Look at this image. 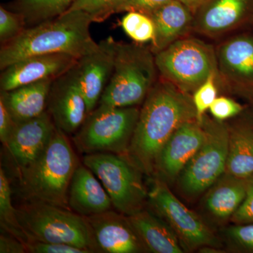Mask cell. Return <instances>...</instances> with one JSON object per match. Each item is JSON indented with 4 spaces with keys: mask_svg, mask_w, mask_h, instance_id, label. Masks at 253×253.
Returning a JSON list of instances; mask_svg holds the SVG:
<instances>
[{
    "mask_svg": "<svg viewBox=\"0 0 253 253\" xmlns=\"http://www.w3.org/2000/svg\"><path fill=\"white\" fill-rule=\"evenodd\" d=\"M54 81L38 82L9 91H1L4 101L15 122L38 117L45 112L51 84Z\"/></svg>",
    "mask_w": 253,
    "mask_h": 253,
    "instance_id": "cb8c5ba5",
    "label": "cell"
},
{
    "mask_svg": "<svg viewBox=\"0 0 253 253\" xmlns=\"http://www.w3.org/2000/svg\"><path fill=\"white\" fill-rule=\"evenodd\" d=\"M140 109L137 106L113 107L98 105L73 136V142L83 154L97 153L126 156Z\"/></svg>",
    "mask_w": 253,
    "mask_h": 253,
    "instance_id": "ba28073f",
    "label": "cell"
},
{
    "mask_svg": "<svg viewBox=\"0 0 253 253\" xmlns=\"http://www.w3.org/2000/svg\"><path fill=\"white\" fill-rule=\"evenodd\" d=\"M197 119L192 95L163 78L141 104L126 158L144 174L153 176L155 162L163 146L181 126Z\"/></svg>",
    "mask_w": 253,
    "mask_h": 253,
    "instance_id": "6da1fadb",
    "label": "cell"
},
{
    "mask_svg": "<svg viewBox=\"0 0 253 253\" xmlns=\"http://www.w3.org/2000/svg\"><path fill=\"white\" fill-rule=\"evenodd\" d=\"M248 179L224 173L201 196L198 214L210 227H222L230 221L246 197Z\"/></svg>",
    "mask_w": 253,
    "mask_h": 253,
    "instance_id": "ac0fdd59",
    "label": "cell"
},
{
    "mask_svg": "<svg viewBox=\"0 0 253 253\" xmlns=\"http://www.w3.org/2000/svg\"><path fill=\"white\" fill-rule=\"evenodd\" d=\"M127 217L148 253L186 252L172 228L156 213L143 209Z\"/></svg>",
    "mask_w": 253,
    "mask_h": 253,
    "instance_id": "603a6c76",
    "label": "cell"
},
{
    "mask_svg": "<svg viewBox=\"0 0 253 253\" xmlns=\"http://www.w3.org/2000/svg\"><path fill=\"white\" fill-rule=\"evenodd\" d=\"M55 128L56 126L47 111L38 117L16 122L4 146L17 173L41 156L49 144Z\"/></svg>",
    "mask_w": 253,
    "mask_h": 253,
    "instance_id": "2e32d148",
    "label": "cell"
},
{
    "mask_svg": "<svg viewBox=\"0 0 253 253\" xmlns=\"http://www.w3.org/2000/svg\"><path fill=\"white\" fill-rule=\"evenodd\" d=\"M224 235L231 251L253 253V223L228 226Z\"/></svg>",
    "mask_w": 253,
    "mask_h": 253,
    "instance_id": "f1b7e54d",
    "label": "cell"
},
{
    "mask_svg": "<svg viewBox=\"0 0 253 253\" xmlns=\"http://www.w3.org/2000/svg\"><path fill=\"white\" fill-rule=\"evenodd\" d=\"M249 105H243L234 99L225 96H217L210 107L212 118L219 121L232 119L244 112Z\"/></svg>",
    "mask_w": 253,
    "mask_h": 253,
    "instance_id": "1f68e13d",
    "label": "cell"
},
{
    "mask_svg": "<svg viewBox=\"0 0 253 253\" xmlns=\"http://www.w3.org/2000/svg\"><path fill=\"white\" fill-rule=\"evenodd\" d=\"M178 1L182 3L194 15L206 0H178Z\"/></svg>",
    "mask_w": 253,
    "mask_h": 253,
    "instance_id": "74e56055",
    "label": "cell"
},
{
    "mask_svg": "<svg viewBox=\"0 0 253 253\" xmlns=\"http://www.w3.org/2000/svg\"><path fill=\"white\" fill-rule=\"evenodd\" d=\"M68 203L71 210L84 217L106 212L113 207L101 181L84 164H79L73 174Z\"/></svg>",
    "mask_w": 253,
    "mask_h": 253,
    "instance_id": "44dd1931",
    "label": "cell"
},
{
    "mask_svg": "<svg viewBox=\"0 0 253 253\" xmlns=\"http://www.w3.org/2000/svg\"><path fill=\"white\" fill-rule=\"evenodd\" d=\"M83 164L97 176L118 212L130 216L144 209L149 191L143 180L144 174L126 156L111 153L87 154Z\"/></svg>",
    "mask_w": 253,
    "mask_h": 253,
    "instance_id": "9c48e42d",
    "label": "cell"
},
{
    "mask_svg": "<svg viewBox=\"0 0 253 253\" xmlns=\"http://www.w3.org/2000/svg\"><path fill=\"white\" fill-rule=\"evenodd\" d=\"M76 0H12L3 4L22 15L27 28L52 19L66 13Z\"/></svg>",
    "mask_w": 253,
    "mask_h": 253,
    "instance_id": "d4e9b609",
    "label": "cell"
},
{
    "mask_svg": "<svg viewBox=\"0 0 253 253\" xmlns=\"http://www.w3.org/2000/svg\"><path fill=\"white\" fill-rule=\"evenodd\" d=\"M116 42L113 37H108L100 42L96 49L78 59L71 68L85 99L88 114L99 104L112 76Z\"/></svg>",
    "mask_w": 253,
    "mask_h": 253,
    "instance_id": "4fadbf2b",
    "label": "cell"
},
{
    "mask_svg": "<svg viewBox=\"0 0 253 253\" xmlns=\"http://www.w3.org/2000/svg\"><path fill=\"white\" fill-rule=\"evenodd\" d=\"M26 246L27 253H89L76 246L58 243L29 241Z\"/></svg>",
    "mask_w": 253,
    "mask_h": 253,
    "instance_id": "d6a6232c",
    "label": "cell"
},
{
    "mask_svg": "<svg viewBox=\"0 0 253 253\" xmlns=\"http://www.w3.org/2000/svg\"><path fill=\"white\" fill-rule=\"evenodd\" d=\"M172 0H127L123 6L122 12L137 11L148 15Z\"/></svg>",
    "mask_w": 253,
    "mask_h": 253,
    "instance_id": "e575fe53",
    "label": "cell"
},
{
    "mask_svg": "<svg viewBox=\"0 0 253 253\" xmlns=\"http://www.w3.org/2000/svg\"><path fill=\"white\" fill-rule=\"evenodd\" d=\"M149 16L156 29L154 41L149 45L154 54L191 33L194 14L178 0L169 1Z\"/></svg>",
    "mask_w": 253,
    "mask_h": 253,
    "instance_id": "7402d4cb",
    "label": "cell"
},
{
    "mask_svg": "<svg viewBox=\"0 0 253 253\" xmlns=\"http://www.w3.org/2000/svg\"><path fill=\"white\" fill-rule=\"evenodd\" d=\"M27 253L26 245L14 236L1 231L0 235V253Z\"/></svg>",
    "mask_w": 253,
    "mask_h": 253,
    "instance_id": "8d00e7d4",
    "label": "cell"
},
{
    "mask_svg": "<svg viewBox=\"0 0 253 253\" xmlns=\"http://www.w3.org/2000/svg\"><path fill=\"white\" fill-rule=\"evenodd\" d=\"M0 226L3 232L14 236L25 245L28 242L27 236L18 221L16 209L12 205L9 179L1 167L0 168Z\"/></svg>",
    "mask_w": 253,
    "mask_h": 253,
    "instance_id": "484cf974",
    "label": "cell"
},
{
    "mask_svg": "<svg viewBox=\"0 0 253 253\" xmlns=\"http://www.w3.org/2000/svg\"><path fill=\"white\" fill-rule=\"evenodd\" d=\"M66 135L56 126L41 156L18 173L21 191L29 201L71 210L68 189L79 162Z\"/></svg>",
    "mask_w": 253,
    "mask_h": 253,
    "instance_id": "3957f363",
    "label": "cell"
},
{
    "mask_svg": "<svg viewBox=\"0 0 253 253\" xmlns=\"http://www.w3.org/2000/svg\"><path fill=\"white\" fill-rule=\"evenodd\" d=\"M78 59L66 54L36 55L10 65L0 76L1 91H9L38 82L54 81L76 65Z\"/></svg>",
    "mask_w": 253,
    "mask_h": 253,
    "instance_id": "9a60e30c",
    "label": "cell"
},
{
    "mask_svg": "<svg viewBox=\"0 0 253 253\" xmlns=\"http://www.w3.org/2000/svg\"><path fill=\"white\" fill-rule=\"evenodd\" d=\"M160 77L191 95L211 76H217L215 46L186 36L155 54Z\"/></svg>",
    "mask_w": 253,
    "mask_h": 253,
    "instance_id": "52a82bcc",
    "label": "cell"
},
{
    "mask_svg": "<svg viewBox=\"0 0 253 253\" xmlns=\"http://www.w3.org/2000/svg\"><path fill=\"white\" fill-rule=\"evenodd\" d=\"M121 26L134 42L146 44L154 41L155 25L152 18L148 15L137 11H128L122 18Z\"/></svg>",
    "mask_w": 253,
    "mask_h": 253,
    "instance_id": "4316f807",
    "label": "cell"
},
{
    "mask_svg": "<svg viewBox=\"0 0 253 253\" xmlns=\"http://www.w3.org/2000/svg\"><path fill=\"white\" fill-rule=\"evenodd\" d=\"M86 218L102 253H148L126 214L110 210Z\"/></svg>",
    "mask_w": 253,
    "mask_h": 253,
    "instance_id": "d6986e66",
    "label": "cell"
},
{
    "mask_svg": "<svg viewBox=\"0 0 253 253\" xmlns=\"http://www.w3.org/2000/svg\"><path fill=\"white\" fill-rule=\"evenodd\" d=\"M126 1L127 0H76L68 11H83L90 16L92 22L101 23L113 14L122 13Z\"/></svg>",
    "mask_w": 253,
    "mask_h": 253,
    "instance_id": "83f0119b",
    "label": "cell"
},
{
    "mask_svg": "<svg viewBox=\"0 0 253 253\" xmlns=\"http://www.w3.org/2000/svg\"><path fill=\"white\" fill-rule=\"evenodd\" d=\"M218 91L219 88L216 76L213 75L193 93V103L199 122H201L203 117L206 115V111L209 110L214 100L217 99Z\"/></svg>",
    "mask_w": 253,
    "mask_h": 253,
    "instance_id": "4dcf8cb0",
    "label": "cell"
},
{
    "mask_svg": "<svg viewBox=\"0 0 253 253\" xmlns=\"http://www.w3.org/2000/svg\"><path fill=\"white\" fill-rule=\"evenodd\" d=\"M27 28L22 15L0 6V43L1 45L18 38Z\"/></svg>",
    "mask_w": 253,
    "mask_h": 253,
    "instance_id": "f546056e",
    "label": "cell"
},
{
    "mask_svg": "<svg viewBox=\"0 0 253 253\" xmlns=\"http://www.w3.org/2000/svg\"><path fill=\"white\" fill-rule=\"evenodd\" d=\"M148 204L172 228L187 251L204 248L219 249L220 240L198 213L191 211L173 194L169 186L157 178L151 181Z\"/></svg>",
    "mask_w": 253,
    "mask_h": 253,
    "instance_id": "30bf717a",
    "label": "cell"
},
{
    "mask_svg": "<svg viewBox=\"0 0 253 253\" xmlns=\"http://www.w3.org/2000/svg\"><path fill=\"white\" fill-rule=\"evenodd\" d=\"M91 23L89 15L75 10L26 28L16 39L1 45L0 70L36 55L66 54L80 59L99 44L91 36Z\"/></svg>",
    "mask_w": 253,
    "mask_h": 253,
    "instance_id": "7a4b0ae2",
    "label": "cell"
},
{
    "mask_svg": "<svg viewBox=\"0 0 253 253\" xmlns=\"http://www.w3.org/2000/svg\"><path fill=\"white\" fill-rule=\"evenodd\" d=\"M231 222L236 224L253 223V176L248 179L246 197L237 211L231 219Z\"/></svg>",
    "mask_w": 253,
    "mask_h": 253,
    "instance_id": "836d02e7",
    "label": "cell"
},
{
    "mask_svg": "<svg viewBox=\"0 0 253 253\" xmlns=\"http://www.w3.org/2000/svg\"><path fill=\"white\" fill-rule=\"evenodd\" d=\"M16 212L28 241L65 244L89 253H102L86 217L72 210L29 201L16 208Z\"/></svg>",
    "mask_w": 253,
    "mask_h": 253,
    "instance_id": "5b68a950",
    "label": "cell"
},
{
    "mask_svg": "<svg viewBox=\"0 0 253 253\" xmlns=\"http://www.w3.org/2000/svg\"><path fill=\"white\" fill-rule=\"evenodd\" d=\"M16 122L6 108L4 101L0 99V140L4 145L9 139Z\"/></svg>",
    "mask_w": 253,
    "mask_h": 253,
    "instance_id": "d590c367",
    "label": "cell"
},
{
    "mask_svg": "<svg viewBox=\"0 0 253 253\" xmlns=\"http://www.w3.org/2000/svg\"><path fill=\"white\" fill-rule=\"evenodd\" d=\"M215 53L218 88L253 107V28L226 37Z\"/></svg>",
    "mask_w": 253,
    "mask_h": 253,
    "instance_id": "8fae6325",
    "label": "cell"
},
{
    "mask_svg": "<svg viewBox=\"0 0 253 253\" xmlns=\"http://www.w3.org/2000/svg\"><path fill=\"white\" fill-rule=\"evenodd\" d=\"M203 144L183 168L174 185L186 201L199 199L225 172L229 149L227 123L205 115Z\"/></svg>",
    "mask_w": 253,
    "mask_h": 253,
    "instance_id": "8992f818",
    "label": "cell"
},
{
    "mask_svg": "<svg viewBox=\"0 0 253 253\" xmlns=\"http://www.w3.org/2000/svg\"><path fill=\"white\" fill-rule=\"evenodd\" d=\"M229 149L226 174L241 179L253 176V107L246 110L228 124Z\"/></svg>",
    "mask_w": 253,
    "mask_h": 253,
    "instance_id": "ffe728a7",
    "label": "cell"
},
{
    "mask_svg": "<svg viewBox=\"0 0 253 253\" xmlns=\"http://www.w3.org/2000/svg\"><path fill=\"white\" fill-rule=\"evenodd\" d=\"M46 111L65 134L77 131L88 116L87 106L71 69L53 81Z\"/></svg>",
    "mask_w": 253,
    "mask_h": 253,
    "instance_id": "e0dca14e",
    "label": "cell"
},
{
    "mask_svg": "<svg viewBox=\"0 0 253 253\" xmlns=\"http://www.w3.org/2000/svg\"><path fill=\"white\" fill-rule=\"evenodd\" d=\"M204 126L198 120L188 121L179 126L158 154L153 176L174 185L179 173L203 144Z\"/></svg>",
    "mask_w": 253,
    "mask_h": 253,
    "instance_id": "5bb4252c",
    "label": "cell"
},
{
    "mask_svg": "<svg viewBox=\"0 0 253 253\" xmlns=\"http://www.w3.org/2000/svg\"><path fill=\"white\" fill-rule=\"evenodd\" d=\"M253 28V0H206L194 15L191 33L211 40Z\"/></svg>",
    "mask_w": 253,
    "mask_h": 253,
    "instance_id": "7c38bea8",
    "label": "cell"
},
{
    "mask_svg": "<svg viewBox=\"0 0 253 253\" xmlns=\"http://www.w3.org/2000/svg\"><path fill=\"white\" fill-rule=\"evenodd\" d=\"M158 78L150 46L117 41L112 76L99 104L113 107L142 104Z\"/></svg>",
    "mask_w": 253,
    "mask_h": 253,
    "instance_id": "277c9868",
    "label": "cell"
}]
</instances>
